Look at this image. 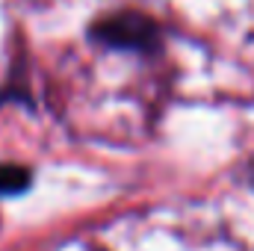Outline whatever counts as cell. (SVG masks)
Instances as JSON below:
<instances>
[{
  "mask_svg": "<svg viewBox=\"0 0 254 251\" xmlns=\"http://www.w3.org/2000/svg\"><path fill=\"white\" fill-rule=\"evenodd\" d=\"M89 42L107 51H119V54H160L163 51V30L160 24L136 9L125 12H113V15H101L98 21L89 24Z\"/></svg>",
  "mask_w": 254,
  "mask_h": 251,
  "instance_id": "6da1fadb",
  "label": "cell"
},
{
  "mask_svg": "<svg viewBox=\"0 0 254 251\" xmlns=\"http://www.w3.org/2000/svg\"><path fill=\"white\" fill-rule=\"evenodd\" d=\"M33 184V172L18 163H0V198L6 195H21Z\"/></svg>",
  "mask_w": 254,
  "mask_h": 251,
  "instance_id": "7a4b0ae2",
  "label": "cell"
}]
</instances>
